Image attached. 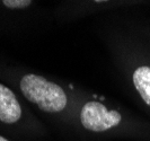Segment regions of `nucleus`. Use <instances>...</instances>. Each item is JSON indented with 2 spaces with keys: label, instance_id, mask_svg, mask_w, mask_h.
<instances>
[{
  "label": "nucleus",
  "instance_id": "f257e3e1",
  "mask_svg": "<svg viewBox=\"0 0 150 141\" xmlns=\"http://www.w3.org/2000/svg\"><path fill=\"white\" fill-rule=\"evenodd\" d=\"M111 41L128 95L150 116V37L143 28L127 26Z\"/></svg>",
  "mask_w": 150,
  "mask_h": 141
},
{
  "label": "nucleus",
  "instance_id": "20e7f679",
  "mask_svg": "<svg viewBox=\"0 0 150 141\" xmlns=\"http://www.w3.org/2000/svg\"><path fill=\"white\" fill-rule=\"evenodd\" d=\"M23 116V107L15 93L0 84V122L5 124L18 123Z\"/></svg>",
  "mask_w": 150,
  "mask_h": 141
},
{
  "label": "nucleus",
  "instance_id": "0eeeda50",
  "mask_svg": "<svg viewBox=\"0 0 150 141\" xmlns=\"http://www.w3.org/2000/svg\"><path fill=\"white\" fill-rule=\"evenodd\" d=\"M0 141H8V140L6 139V138H4V137H1V135H0Z\"/></svg>",
  "mask_w": 150,
  "mask_h": 141
},
{
  "label": "nucleus",
  "instance_id": "39448f33",
  "mask_svg": "<svg viewBox=\"0 0 150 141\" xmlns=\"http://www.w3.org/2000/svg\"><path fill=\"white\" fill-rule=\"evenodd\" d=\"M1 4L10 9H24V8L30 7L33 4V1L30 0H4L1 1Z\"/></svg>",
  "mask_w": 150,
  "mask_h": 141
},
{
  "label": "nucleus",
  "instance_id": "7ed1b4c3",
  "mask_svg": "<svg viewBox=\"0 0 150 141\" xmlns=\"http://www.w3.org/2000/svg\"><path fill=\"white\" fill-rule=\"evenodd\" d=\"M19 89L30 103L46 114H62L71 104V98L58 82L38 74H25L19 79Z\"/></svg>",
  "mask_w": 150,
  "mask_h": 141
},
{
  "label": "nucleus",
  "instance_id": "423d86ee",
  "mask_svg": "<svg viewBox=\"0 0 150 141\" xmlns=\"http://www.w3.org/2000/svg\"><path fill=\"white\" fill-rule=\"evenodd\" d=\"M143 30H144V32L148 34V36L150 37V30H148V28H143Z\"/></svg>",
  "mask_w": 150,
  "mask_h": 141
},
{
  "label": "nucleus",
  "instance_id": "f03ea898",
  "mask_svg": "<svg viewBox=\"0 0 150 141\" xmlns=\"http://www.w3.org/2000/svg\"><path fill=\"white\" fill-rule=\"evenodd\" d=\"M78 121L94 134L134 141H150V121L122 106L100 99H88L79 106Z\"/></svg>",
  "mask_w": 150,
  "mask_h": 141
}]
</instances>
